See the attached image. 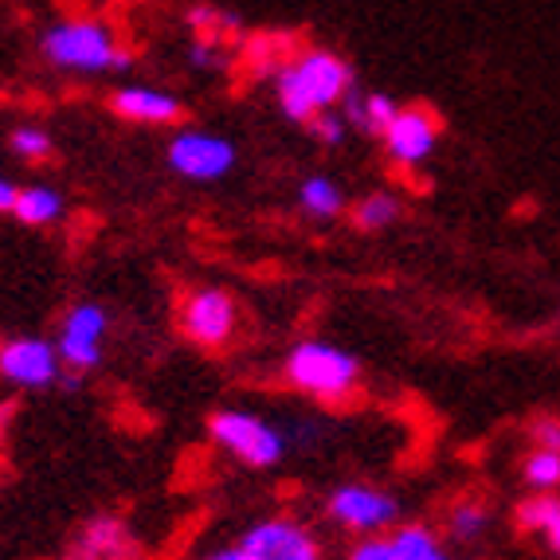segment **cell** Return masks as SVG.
I'll return each mask as SVG.
<instances>
[{
	"label": "cell",
	"mask_w": 560,
	"mask_h": 560,
	"mask_svg": "<svg viewBox=\"0 0 560 560\" xmlns=\"http://www.w3.org/2000/svg\"><path fill=\"white\" fill-rule=\"evenodd\" d=\"M110 106L118 118L138 121V126H168L180 118V103L158 86H121V91H114Z\"/></svg>",
	"instance_id": "13"
},
{
	"label": "cell",
	"mask_w": 560,
	"mask_h": 560,
	"mask_svg": "<svg viewBox=\"0 0 560 560\" xmlns=\"http://www.w3.org/2000/svg\"><path fill=\"white\" fill-rule=\"evenodd\" d=\"M240 545L255 560H322V541L294 517H262L243 529Z\"/></svg>",
	"instance_id": "7"
},
{
	"label": "cell",
	"mask_w": 560,
	"mask_h": 560,
	"mask_svg": "<svg viewBox=\"0 0 560 560\" xmlns=\"http://www.w3.org/2000/svg\"><path fill=\"white\" fill-rule=\"evenodd\" d=\"M346 560H404L396 549L393 533H381V537H361V541L349 549Z\"/></svg>",
	"instance_id": "23"
},
{
	"label": "cell",
	"mask_w": 560,
	"mask_h": 560,
	"mask_svg": "<svg viewBox=\"0 0 560 560\" xmlns=\"http://www.w3.org/2000/svg\"><path fill=\"white\" fill-rule=\"evenodd\" d=\"M381 138L396 165H420V161L431 158L435 141H440V118L423 106H408V110H396V118L388 121V130Z\"/></svg>",
	"instance_id": "11"
},
{
	"label": "cell",
	"mask_w": 560,
	"mask_h": 560,
	"mask_svg": "<svg viewBox=\"0 0 560 560\" xmlns=\"http://www.w3.org/2000/svg\"><path fill=\"white\" fill-rule=\"evenodd\" d=\"M529 440H533V447H541V451H560V416H541V420H533Z\"/></svg>",
	"instance_id": "25"
},
{
	"label": "cell",
	"mask_w": 560,
	"mask_h": 560,
	"mask_svg": "<svg viewBox=\"0 0 560 560\" xmlns=\"http://www.w3.org/2000/svg\"><path fill=\"white\" fill-rule=\"evenodd\" d=\"M326 514L337 529L357 533V537H381L400 522V502L381 486L341 482L326 498Z\"/></svg>",
	"instance_id": "5"
},
{
	"label": "cell",
	"mask_w": 560,
	"mask_h": 560,
	"mask_svg": "<svg viewBox=\"0 0 560 560\" xmlns=\"http://www.w3.org/2000/svg\"><path fill=\"white\" fill-rule=\"evenodd\" d=\"M63 560H133L130 525L121 517L98 514L75 533V541L67 545Z\"/></svg>",
	"instance_id": "12"
},
{
	"label": "cell",
	"mask_w": 560,
	"mask_h": 560,
	"mask_svg": "<svg viewBox=\"0 0 560 560\" xmlns=\"http://www.w3.org/2000/svg\"><path fill=\"white\" fill-rule=\"evenodd\" d=\"M310 130H314V138H318L322 145H341V141H346L349 121H341L334 110H329V114H318V118L310 121Z\"/></svg>",
	"instance_id": "24"
},
{
	"label": "cell",
	"mask_w": 560,
	"mask_h": 560,
	"mask_svg": "<svg viewBox=\"0 0 560 560\" xmlns=\"http://www.w3.org/2000/svg\"><path fill=\"white\" fill-rule=\"evenodd\" d=\"M400 220V200L393 192H369L361 205L353 208V224L361 232H381V228L396 224Z\"/></svg>",
	"instance_id": "21"
},
{
	"label": "cell",
	"mask_w": 560,
	"mask_h": 560,
	"mask_svg": "<svg viewBox=\"0 0 560 560\" xmlns=\"http://www.w3.org/2000/svg\"><path fill=\"white\" fill-rule=\"evenodd\" d=\"M16 192H20V188L12 185V180L0 177V212H12V205H16Z\"/></svg>",
	"instance_id": "27"
},
{
	"label": "cell",
	"mask_w": 560,
	"mask_h": 560,
	"mask_svg": "<svg viewBox=\"0 0 560 560\" xmlns=\"http://www.w3.org/2000/svg\"><path fill=\"white\" fill-rule=\"evenodd\" d=\"M4 423H9V408L0 411V435H4Z\"/></svg>",
	"instance_id": "28"
},
{
	"label": "cell",
	"mask_w": 560,
	"mask_h": 560,
	"mask_svg": "<svg viewBox=\"0 0 560 560\" xmlns=\"http://www.w3.org/2000/svg\"><path fill=\"white\" fill-rule=\"evenodd\" d=\"M517 525L529 533H541L545 545L560 557V498L557 494L525 498V502L517 505Z\"/></svg>",
	"instance_id": "15"
},
{
	"label": "cell",
	"mask_w": 560,
	"mask_h": 560,
	"mask_svg": "<svg viewBox=\"0 0 560 560\" xmlns=\"http://www.w3.org/2000/svg\"><path fill=\"white\" fill-rule=\"evenodd\" d=\"M208 431H212V440L220 443L235 463H243V467H252V470L279 467L290 447L287 431L267 423L262 416H255V411H235V408L215 411L212 420H208Z\"/></svg>",
	"instance_id": "4"
},
{
	"label": "cell",
	"mask_w": 560,
	"mask_h": 560,
	"mask_svg": "<svg viewBox=\"0 0 560 560\" xmlns=\"http://www.w3.org/2000/svg\"><path fill=\"white\" fill-rule=\"evenodd\" d=\"M393 541L404 560H451L443 537L428 525H400V529H393Z\"/></svg>",
	"instance_id": "17"
},
{
	"label": "cell",
	"mask_w": 560,
	"mask_h": 560,
	"mask_svg": "<svg viewBox=\"0 0 560 560\" xmlns=\"http://www.w3.org/2000/svg\"><path fill=\"white\" fill-rule=\"evenodd\" d=\"M299 205H302V212L314 215V220H334V215H341V208H346V197H341V188L329 177H306L299 188Z\"/></svg>",
	"instance_id": "18"
},
{
	"label": "cell",
	"mask_w": 560,
	"mask_h": 560,
	"mask_svg": "<svg viewBox=\"0 0 560 560\" xmlns=\"http://www.w3.org/2000/svg\"><path fill=\"white\" fill-rule=\"evenodd\" d=\"M490 529V510L478 498H463V502L451 505L447 514V533L455 541H478L482 533Z\"/></svg>",
	"instance_id": "19"
},
{
	"label": "cell",
	"mask_w": 560,
	"mask_h": 560,
	"mask_svg": "<svg viewBox=\"0 0 560 560\" xmlns=\"http://www.w3.org/2000/svg\"><path fill=\"white\" fill-rule=\"evenodd\" d=\"M205 560H255V557L247 549H243L240 541H232V545H220V549H212Z\"/></svg>",
	"instance_id": "26"
},
{
	"label": "cell",
	"mask_w": 560,
	"mask_h": 560,
	"mask_svg": "<svg viewBox=\"0 0 560 560\" xmlns=\"http://www.w3.org/2000/svg\"><path fill=\"white\" fill-rule=\"evenodd\" d=\"M282 373L302 396H314L322 404H346L357 393L361 364L353 353L329 346V341H302L287 353Z\"/></svg>",
	"instance_id": "3"
},
{
	"label": "cell",
	"mask_w": 560,
	"mask_h": 560,
	"mask_svg": "<svg viewBox=\"0 0 560 560\" xmlns=\"http://www.w3.org/2000/svg\"><path fill=\"white\" fill-rule=\"evenodd\" d=\"M396 110L400 106L388 98V94H361V91H349L346 94V118L349 126H357V130L364 133H384L388 130V121L396 118Z\"/></svg>",
	"instance_id": "14"
},
{
	"label": "cell",
	"mask_w": 560,
	"mask_h": 560,
	"mask_svg": "<svg viewBox=\"0 0 560 560\" xmlns=\"http://www.w3.org/2000/svg\"><path fill=\"white\" fill-rule=\"evenodd\" d=\"M522 478L537 490V494H557L560 490V451L533 447L522 463Z\"/></svg>",
	"instance_id": "20"
},
{
	"label": "cell",
	"mask_w": 560,
	"mask_h": 560,
	"mask_svg": "<svg viewBox=\"0 0 560 560\" xmlns=\"http://www.w3.org/2000/svg\"><path fill=\"white\" fill-rule=\"evenodd\" d=\"M0 376L16 388H47L63 376V361L44 337H12L0 346Z\"/></svg>",
	"instance_id": "10"
},
{
	"label": "cell",
	"mask_w": 560,
	"mask_h": 560,
	"mask_svg": "<svg viewBox=\"0 0 560 560\" xmlns=\"http://www.w3.org/2000/svg\"><path fill=\"white\" fill-rule=\"evenodd\" d=\"M9 145H12V153L24 161H44L47 153H51V138H47V130H39V126H20V130H12Z\"/></svg>",
	"instance_id": "22"
},
{
	"label": "cell",
	"mask_w": 560,
	"mask_h": 560,
	"mask_svg": "<svg viewBox=\"0 0 560 560\" xmlns=\"http://www.w3.org/2000/svg\"><path fill=\"white\" fill-rule=\"evenodd\" d=\"M235 302L228 290L220 287H197L188 290L185 306H180V329L188 341H197L200 349H224L235 334Z\"/></svg>",
	"instance_id": "6"
},
{
	"label": "cell",
	"mask_w": 560,
	"mask_h": 560,
	"mask_svg": "<svg viewBox=\"0 0 560 560\" xmlns=\"http://www.w3.org/2000/svg\"><path fill=\"white\" fill-rule=\"evenodd\" d=\"M349 91H353L349 63L322 47L302 51L275 71V98L282 114L294 121H314L318 114H329L337 103H346Z\"/></svg>",
	"instance_id": "1"
},
{
	"label": "cell",
	"mask_w": 560,
	"mask_h": 560,
	"mask_svg": "<svg viewBox=\"0 0 560 560\" xmlns=\"http://www.w3.org/2000/svg\"><path fill=\"white\" fill-rule=\"evenodd\" d=\"M12 215H16L20 224H32V228L56 224L59 215H63V197H59L56 188L28 185V188H20V192H16Z\"/></svg>",
	"instance_id": "16"
},
{
	"label": "cell",
	"mask_w": 560,
	"mask_h": 560,
	"mask_svg": "<svg viewBox=\"0 0 560 560\" xmlns=\"http://www.w3.org/2000/svg\"><path fill=\"white\" fill-rule=\"evenodd\" d=\"M168 165L185 180H220L235 168V145L205 130H185L168 141Z\"/></svg>",
	"instance_id": "8"
},
{
	"label": "cell",
	"mask_w": 560,
	"mask_h": 560,
	"mask_svg": "<svg viewBox=\"0 0 560 560\" xmlns=\"http://www.w3.org/2000/svg\"><path fill=\"white\" fill-rule=\"evenodd\" d=\"M106 329H110L106 310L98 302H79L63 318V326H59V341H56L59 361L67 369H75V373H91L94 364L103 361Z\"/></svg>",
	"instance_id": "9"
},
{
	"label": "cell",
	"mask_w": 560,
	"mask_h": 560,
	"mask_svg": "<svg viewBox=\"0 0 560 560\" xmlns=\"http://www.w3.org/2000/svg\"><path fill=\"white\" fill-rule=\"evenodd\" d=\"M47 63L63 67V71H79V75H103V71H121L130 67V51L114 39V32L103 20H59L44 32L39 39Z\"/></svg>",
	"instance_id": "2"
}]
</instances>
